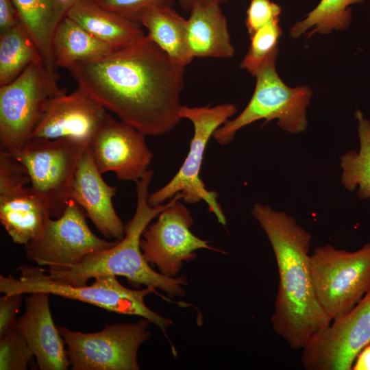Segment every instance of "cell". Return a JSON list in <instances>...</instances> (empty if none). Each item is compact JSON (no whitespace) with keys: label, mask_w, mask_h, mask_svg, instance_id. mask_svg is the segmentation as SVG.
<instances>
[{"label":"cell","mask_w":370,"mask_h":370,"mask_svg":"<svg viewBox=\"0 0 370 370\" xmlns=\"http://www.w3.org/2000/svg\"><path fill=\"white\" fill-rule=\"evenodd\" d=\"M280 6L270 0H251L245 20L249 35H252L271 21L280 18Z\"/></svg>","instance_id":"obj_31"},{"label":"cell","mask_w":370,"mask_h":370,"mask_svg":"<svg viewBox=\"0 0 370 370\" xmlns=\"http://www.w3.org/2000/svg\"><path fill=\"white\" fill-rule=\"evenodd\" d=\"M277 56L269 57L256 75L254 91L244 110L214 132L213 138L219 144L231 143L238 131L260 119L265 120L264 125L277 120V125L291 134L306 130V110L312 91L308 86H287L276 71Z\"/></svg>","instance_id":"obj_5"},{"label":"cell","mask_w":370,"mask_h":370,"mask_svg":"<svg viewBox=\"0 0 370 370\" xmlns=\"http://www.w3.org/2000/svg\"><path fill=\"white\" fill-rule=\"evenodd\" d=\"M145 136L108 113L89 144L100 173L114 172L121 181L140 180L153 159Z\"/></svg>","instance_id":"obj_14"},{"label":"cell","mask_w":370,"mask_h":370,"mask_svg":"<svg viewBox=\"0 0 370 370\" xmlns=\"http://www.w3.org/2000/svg\"><path fill=\"white\" fill-rule=\"evenodd\" d=\"M23 294H4L0 298V337L14 328L23 300Z\"/></svg>","instance_id":"obj_32"},{"label":"cell","mask_w":370,"mask_h":370,"mask_svg":"<svg viewBox=\"0 0 370 370\" xmlns=\"http://www.w3.org/2000/svg\"><path fill=\"white\" fill-rule=\"evenodd\" d=\"M189 12L187 41L192 57L232 58L235 49L221 5H196Z\"/></svg>","instance_id":"obj_19"},{"label":"cell","mask_w":370,"mask_h":370,"mask_svg":"<svg viewBox=\"0 0 370 370\" xmlns=\"http://www.w3.org/2000/svg\"><path fill=\"white\" fill-rule=\"evenodd\" d=\"M101 175L88 145L78 163L70 198L84 210L101 234L121 241L125 236V225L112 204L116 188L108 184Z\"/></svg>","instance_id":"obj_16"},{"label":"cell","mask_w":370,"mask_h":370,"mask_svg":"<svg viewBox=\"0 0 370 370\" xmlns=\"http://www.w3.org/2000/svg\"><path fill=\"white\" fill-rule=\"evenodd\" d=\"M100 7L138 21L140 14L153 7H173L175 0H92Z\"/></svg>","instance_id":"obj_30"},{"label":"cell","mask_w":370,"mask_h":370,"mask_svg":"<svg viewBox=\"0 0 370 370\" xmlns=\"http://www.w3.org/2000/svg\"><path fill=\"white\" fill-rule=\"evenodd\" d=\"M236 111V106L230 103L214 106H181L179 112L180 117L191 121L194 129L189 151L173 177L163 187L149 194L147 201L150 206L162 204L180 193L182 201L187 204H193L204 201L219 223L226 225V217L218 202L217 192L208 190L199 175L210 138Z\"/></svg>","instance_id":"obj_6"},{"label":"cell","mask_w":370,"mask_h":370,"mask_svg":"<svg viewBox=\"0 0 370 370\" xmlns=\"http://www.w3.org/2000/svg\"><path fill=\"white\" fill-rule=\"evenodd\" d=\"M352 369L370 370V343L358 353L354 362Z\"/></svg>","instance_id":"obj_34"},{"label":"cell","mask_w":370,"mask_h":370,"mask_svg":"<svg viewBox=\"0 0 370 370\" xmlns=\"http://www.w3.org/2000/svg\"><path fill=\"white\" fill-rule=\"evenodd\" d=\"M21 23L12 0H0V30L11 29Z\"/></svg>","instance_id":"obj_33"},{"label":"cell","mask_w":370,"mask_h":370,"mask_svg":"<svg viewBox=\"0 0 370 370\" xmlns=\"http://www.w3.org/2000/svg\"><path fill=\"white\" fill-rule=\"evenodd\" d=\"M107 114L102 105L77 88L49 102L30 138H70L90 144Z\"/></svg>","instance_id":"obj_15"},{"label":"cell","mask_w":370,"mask_h":370,"mask_svg":"<svg viewBox=\"0 0 370 370\" xmlns=\"http://www.w3.org/2000/svg\"><path fill=\"white\" fill-rule=\"evenodd\" d=\"M57 72L33 63L0 86V149L15 153L29 140L49 102L66 91Z\"/></svg>","instance_id":"obj_7"},{"label":"cell","mask_w":370,"mask_h":370,"mask_svg":"<svg viewBox=\"0 0 370 370\" xmlns=\"http://www.w3.org/2000/svg\"><path fill=\"white\" fill-rule=\"evenodd\" d=\"M30 183L25 166L12 153L0 149V195L16 191Z\"/></svg>","instance_id":"obj_29"},{"label":"cell","mask_w":370,"mask_h":370,"mask_svg":"<svg viewBox=\"0 0 370 370\" xmlns=\"http://www.w3.org/2000/svg\"><path fill=\"white\" fill-rule=\"evenodd\" d=\"M45 200L31 186L0 195V221L12 241L26 245L51 219Z\"/></svg>","instance_id":"obj_18"},{"label":"cell","mask_w":370,"mask_h":370,"mask_svg":"<svg viewBox=\"0 0 370 370\" xmlns=\"http://www.w3.org/2000/svg\"><path fill=\"white\" fill-rule=\"evenodd\" d=\"M251 212L264 232L278 266L273 330L292 349H302L332 321L314 292L310 266L311 235L294 217L268 205L255 203Z\"/></svg>","instance_id":"obj_2"},{"label":"cell","mask_w":370,"mask_h":370,"mask_svg":"<svg viewBox=\"0 0 370 370\" xmlns=\"http://www.w3.org/2000/svg\"><path fill=\"white\" fill-rule=\"evenodd\" d=\"M88 145L70 138H34L12 153L27 168L30 186L45 200L52 218L60 217L71 201L77 167Z\"/></svg>","instance_id":"obj_10"},{"label":"cell","mask_w":370,"mask_h":370,"mask_svg":"<svg viewBox=\"0 0 370 370\" xmlns=\"http://www.w3.org/2000/svg\"><path fill=\"white\" fill-rule=\"evenodd\" d=\"M60 7L66 13L79 0H56Z\"/></svg>","instance_id":"obj_36"},{"label":"cell","mask_w":370,"mask_h":370,"mask_svg":"<svg viewBox=\"0 0 370 370\" xmlns=\"http://www.w3.org/2000/svg\"><path fill=\"white\" fill-rule=\"evenodd\" d=\"M281 34L280 18H277L249 36L250 45L241 68L255 77L266 60L278 53V43Z\"/></svg>","instance_id":"obj_27"},{"label":"cell","mask_w":370,"mask_h":370,"mask_svg":"<svg viewBox=\"0 0 370 370\" xmlns=\"http://www.w3.org/2000/svg\"><path fill=\"white\" fill-rule=\"evenodd\" d=\"M84 210L71 200L63 214L51 218L41 234L26 245V258L38 266L57 269L76 264L92 253L111 247L119 241L97 236L89 228Z\"/></svg>","instance_id":"obj_11"},{"label":"cell","mask_w":370,"mask_h":370,"mask_svg":"<svg viewBox=\"0 0 370 370\" xmlns=\"http://www.w3.org/2000/svg\"><path fill=\"white\" fill-rule=\"evenodd\" d=\"M33 63L44 64L36 45L21 23L0 31V86L13 81Z\"/></svg>","instance_id":"obj_24"},{"label":"cell","mask_w":370,"mask_h":370,"mask_svg":"<svg viewBox=\"0 0 370 370\" xmlns=\"http://www.w3.org/2000/svg\"><path fill=\"white\" fill-rule=\"evenodd\" d=\"M153 172L149 169L136 182L137 204L134 216L125 224V236L114 246L86 256L80 262L57 269H44L58 282L80 286L99 275L112 274L125 277L132 286L143 285L165 292L171 298L183 297L188 282L184 275L169 278L155 271L146 261L140 248L142 234L152 220L177 199L176 194L166 203L150 206L147 199Z\"/></svg>","instance_id":"obj_3"},{"label":"cell","mask_w":370,"mask_h":370,"mask_svg":"<svg viewBox=\"0 0 370 370\" xmlns=\"http://www.w3.org/2000/svg\"><path fill=\"white\" fill-rule=\"evenodd\" d=\"M114 50L66 16L57 27L53 40L56 68L66 69L76 62L98 59Z\"/></svg>","instance_id":"obj_23"},{"label":"cell","mask_w":370,"mask_h":370,"mask_svg":"<svg viewBox=\"0 0 370 370\" xmlns=\"http://www.w3.org/2000/svg\"><path fill=\"white\" fill-rule=\"evenodd\" d=\"M66 16L114 49L130 46L147 35L138 21L104 9L92 0H79Z\"/></svg>","instance_id":"obj_20"},{"label":"cell","mask_w":370,"mask_h":370,"mask_svg":"<svg viewBox=\"0 0 370 370\" xmlns=\"http://www.w3.org/2000/svg\"><path fill=\"white\" fill-rule=\"evenodd\" d=\"M144 230L140 248L146 261L158 272L177 277L184 263L196 258V251L205 249L223 251L209 245V241L192 233L193 219L182 202V197L161 212Z\"/></svg>","instance_id":"obj_12"},{"label":"cell","mask_w":370,"mask_h":370,"mask_svg":"<svg viewBox=\"0 0 370 370\" xmlns=\"http://www.w3.org/2000/svg\"><path fill=\"white\" fill-rule=\"evenodd\" d=\"M356 116L360 149L358 151L350 150L341 156V182L350 192L358 187V197L366 199L370 198V120L359 110Z\"/></svg>","instance_id":"obj_25"},{"label":"cell","mask_w":370,"mask_h":370,"mask_svg":"<svg viewBox=\"0 0 370 370\" xmlns=\"http://www.w3.org/2000/svg\"><path fill=\"white\" fill-rule=\"evenodd\" d=\"M227 0H177L182 8L184 10L190 11L195 5L201 4H219Z\"/></svg>","instance_id":"obj_35"},{"label":"cell","mask_w":370,"mask_h":370,"mask_svg":"<svg viewBox=\"0 0 370 370\" xmlns=\"http://www.w3.org/2000/svg\"><path fill=\"white\" fill-rule=\"evenodd\" d=\"M21 23L36 45L45 66L56 71L53 40L66 13L56 0H12Z\"/></svg>","instance_id":"obj_21"},{"label":"cell","mask_w":370,"mask_h":370,"mask_svg":"<svg viewBox=\"0 0 370 370\" xmlns=\"http://www.w3.org/2000/svg\"><path fill=\"white\" fill-rule=\"evenodd\" d=\"M50 295L45 292L29 293L16 328L33 352L39 369L66 370L70 366L66 343L52 318Z\"/></svg>","instance_id":"obj_17"},{"label":"cell","mask_w":370,"mask_h":370,"mask_svg":"<svg viewBox=\"0 0 370 370\" xmlns=\"http://www.w3.org/2000/svg\"><path fill=\"white\" fill-rule=\"evenodd\" d=\"M151 323L141 318L134 323L106 324L97 332L84 333L58 326L66 346L73 370H138L137 355L151 333Z\"/></svg>","instance_id":"obj_9"},{"label":"cell","mask_w":370,"mask_h":370,"mask_svg":"<svg viewBox=\"0 0 370 370\" xmlns=\"http://www.w3.org/2000/svg\"><path fill=\"white\" fill-rule=\"evenodd\" d=\"M314 292L328 317L349 311L370 288V243L356 251L318 246L310 255Z\"/></svg>","instance_id":"obj_8"},{"label":"cell","mask_w":370,"mask_h":370,"mask_svg":"<svg viewBox=\"0 0 370 370\" xmlns=\"http://www.w3.org/2000/svg\"><path fill=\"white\" fill-rule=\"evenodd\" d=\"M185 67L146 35L130 46L66 69L77 88L106 110L145 135L158 136L182 119Z\"/></svg>","instance_id":"obj_1"},{"label":"cell","mask_w":370,"mask_h":370,"mask_svg":"<svg viewBox=\"0 0 370 370\" xmlns=\"http://www.w3.org/2000/svg\"><path fill=\"white\" fill-rule=\"evenodd\" d=\"M34 357L16 328L0 337V370H26Z\"/></svg>","instance_id":"obj_28"},{"label":"cell","mask_w":370,"mask_h":370,"mask_svg":"<svg viewBox=\"0 0 370 370\" xmlns=\"http://www.w3.org/2000/svg\"><path fill=\"white\" fill-rule=\"evenodd\" d=\"M138 22L174 62L184 66L192 62L187 41V19L173 7L151 8L140 14Z\"/></svg>","instance_id":"obj_22"},{"label":"cell","mask_w":370,"mask_h":370,"mask_svg":"<svg viewBox=\"0 0 370 370\" xmlns=\"http://www.w3.org/2000/svg\"><path fill=\"white\" fill-rule=\"evenodd\" d=\"M370 343V288L347 313L334 319L301 349L306 370H352L358 353Z\"/></svg>","instance_id":"obj_13"},{"label":"cell","mask_w":370,"mask_h":370,"mask_svg":"<svg viewBox=\"0 0 370 370\" xmlns=\"http://www.w3.org/2000/svg\"><path fill=\"white\" fill-rule=\"evenodd\" d=\"M18 271V278L0 275L1 293L25 295L45 292L88 303L109 312L138 316L148 319L169 339L166 330L173 324L172 320L151 310L145 303V298L150 294L160 295L153 287L128 288L112 274L99 275L90 285L73 286L51 279L42 268L25 264Z\"/></svg>","instance_id":"obj_4"},{"label":"cell","mask_w":370,"mask_h":370,"mask_svg":"<svg viewBox=\"0 0 370 370\" xmlns=\"http://www.w3.org/2000/svg\"><path fill=\"white\" fill-rule=\"evenodd\" d=\"M362 0H321L306 17L296 23L290 30V36L296 38L305 34H328L332 30L346 29L352 21L351 5Z\"/></svg>","instance_id":"obj_26"}]
</instances>
